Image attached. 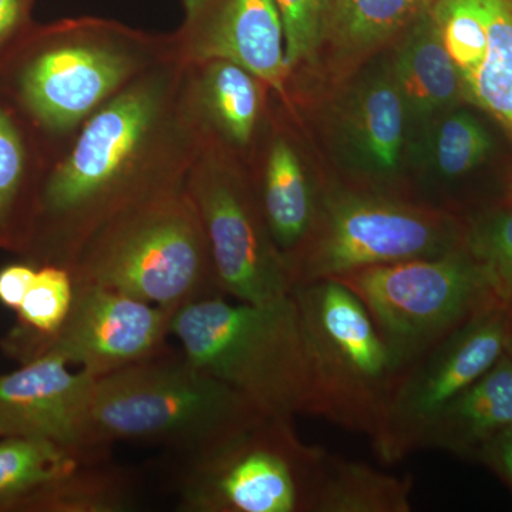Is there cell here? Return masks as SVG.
<instances>
[{
    "mask_svg": "<svg viewBox=\"0 0 512 512\" xmlns=\"http://www.w3.org/2000/svg\"><path fill=\"white\" fill-rule=\"evenodd\" d=\"M188 72L163 60L77 128L43 178L26 261L70 269L110 222L185 184L204 141Z\"/></svg>",
    "mask_w": 512,
    "mask_h": 512,
    "instance_id": "cell-1",
    "label": "cell"
},
{
    "mask_svg": "<svg viewBox=\"0 0 512 512\" xmlns=\"http://www.w3.org/2000/svg\"><path fill=\"white\" fill-rule=\"evenodd\" d=\"M170 57L171 35L114 20L66 19L30 30L0 66V90L63 147L94 111Z\"/></svg>",
    "mask_w": 512,
    "mask_h": 512,
    "instance_id": "cell-2",
    "label": "cell"
},
{
    "mask_svg": "<svg viewBox=\"0 0 512 512\" xmlns=\"http://www.w3.org/2000/svg\"><path fill=\"white\" fill-rule=\"evenodd\" d=\"M171 336L192 365L265 416H311V360L292 295L266 303L228 302L224 295L198 299L174 313Z\"/></svg>",
    "mask_w": 512,
    "mask_h": 512,
    "instance_id": "cell-3",
    "label": "cell"
},
{
    "mask_svg": "<svg viewBox=\"0 0 512 512\" xmlns=\"http://www.w3.org/2000/svg\"><path fill=\"white\" fill-rule=\"evenodd\" d=\"M265 414L231 386L170 350L99 377L89 444H158L197 456Z\"/></svg>",
    "mask_w": 512,
    "mask_h": 512,
    "instance_id": "cell-4",
    "label": "cell"
},
{
    "mask_svg": "<svg viewBox=\"0 0 512 512\" xmlns=\"http://www.w3.org/2000/svg\"><path fill=\"white\" fill-rule=\"evenodd\" d=\"M69 271L74 284L104 286L174 312L222 295L185 184L110 222L87 242Z\"/></svg>",
    "mask_w": 512,
    "mask_h": 512,
    "instance_id": "cell-5",
    "label": "cell"
},
{
    "mask_svg": "<svg viewBox=\"0 0 512 512\" xmlns=\"http://www.w3.org/2000/svg\"><path fill=\"white\" fill-rule=\"evenodd\" d=\"M312 370L311 416L375 436L402 376L375 320L362 301L335 279L296 284Z\"/></svg>",
    "mask_w": 512,
    "mask_h": 512,
    "instance_id": "cell-6",
    "label": "cell"
},
{
    "mask_svg": "<svg viewBox=\"0 0 512 512\" xmlns=\"http://www.w3.org/2000/svg\"><path fill=\"white\" fill-rule=\"evenodd\" d=\"M466 218L390 192L333 185L289 268L293 286L463 247Z\"/></svg>",
    "mask_w": 512,
    "mask_h": 512,
    "instance_id": "cell-7",
    "label": "cell"
},
{
    "mask_svg": "<svg viewBox=\"0 0 512 512\" xmlns=\"http://www.w3.org/2000/svg\"><path fill=\"white\" fill-rule=\"evenodd\" d=\"M325 456V448L303 443L293 419L261 417L185 458L178 510L312 512Z\"/></svg>",
    "mask_w": 512,
    "mask_h": 512,
    "instance_id": "cell-8",
    "label": "cell"
},
{
    "mask_svg": "<svg viewBox=\"0 0 512 512\" xmlns=\"http://www.w3.org/2000/svg\"><path fill=\"white\" fill-rule=\"evenodd\" d=\"M366 306L403 369L493 305L483 269L467 248L335 276Z\"/></svg>",
    "mask_w": 512,
    "mask_h": 512,
    "instance_id": "cell-9",
    "label": "cell"
},
{
    "mask_svg": "<svg viewBox=\"0 0 512 512\" xmlns=\"http://www.w3.org/2000/svg\"><path fill=\"white\" fill-rule=\"evenodd\" d=\"M185 187L200 214L222 295L249 303L291 295V269L266 225L248 164L204 140Z\"/></svg>",
    "mask_w": 512,
    "mask_h": 512,
    "instance_id": "cell-10",
    "label": "cell"
},
{
    "mask_svg": "<svg viewBox=\"0 0 512 512\" xmlns=\"http://www.w3.org/2000/svg\"><path fill=\"white\" fill-rule=\"evenodd\" d=\"M508 311L493 305L431 346L403 370L372 437L384 463L420 450L448 404L503 357Z\"/></svg>",
    "mask_w": 512,
    "mask_h": 512,
    "instance_id": "cell-11",
    "label": "cell"
},
{
    "mask_svg": "<svg viewBox=\"0 0 512 512\" xmlns=\"http://www.w3.org/2000/svg\"><path fill=\"white\" fill-rule=\"evenodd\" d=\"M174 313L104 286L74 284L72 309L45 353L99 379L167 352Z\"/></svg>",
    "mask_w": 512,
    "mask_h": 512,
    "instance_id": "cell-12",
    "label": "cell"
},
{
    "mask_svg": "<svg viewBox=\"0 0 512 512\" xmlns=\"http://www.w3.org/2000/svg\"><path fill=\"white\" fill-rule=\"evenodd\" d=\"M183 5V23L171 33L178 60L237 63L264 80L291 110L292 73L276 0H183Z\"/></svg>",
    "mask_w": 512,
    "mask_h": 512,
    "instance_id": "cell-13",
    "label": "cell"
},
{
    "mask_svg": "<svg viewBox=\"0 0 512 512\" xmlns=\"http://www.w3.org/2000/svg\"><path fill=\"white\" fill-rule=\"evenodd\" d=\"M330 117L339 153L370 190L399 177L409 119L389 57H372L338 84Z\"/></svg>",
    "mask_w": 512,
    "mask_h": 512,
    "instance_id": "cell-14",
    "label": "cell"
},
{
    "mask_svg": "<svg viewBox=\"0 0 512 512\" xmlns=\"http://www.w3.org/2000/svg\"><path fill=\"white\" fill-rule=\"evenodd\" d=\"M96 380L84 370H69L62 356L45 353L0 376V417L16 434L66 447L103 448L89 444Z\"/></svg>",
    "mask_w": 512,
    "mask_h": 512,
    "instance_id": "cell-15",
    "label": "cell"
},
{
    "mask_svg": "<svg viewBox=\"0 0 512 512\" xmlns=\"http://www.w3.org/2000/svg\"><path fill=\"white\" fill-rule=\"evenodd\" d=\"M188 94L202 140L249 163L268 123L272 90L229 60L190 64Z\"/></svg>",
    "mask_w": 512,
    "mask_h": 512,
    "instance_id": "cell-16",
    "label": "cell"
},
{
    "mask_svg": "<svg viewBox=\"0 0 512 512\" xmlns=\"http://www.w3.org/2000/svg\"><path fill=\"white\" fill-rule=\"evenodd\" d=\"M264 131V146L256 144L249 174L269 232L289 265L311 232L322 191L292 137L282 130H269L264 136Z\"/></svg>",
    "mask_w": 512,
    "mask_h": 512,
    "instance_id": "cell-17",
    "label": "cell"
},
{
    "mask_svg": "<svg viewBox=\"0 0 512 512\" xmlns=\"http://www.w3.org/2000/svg\"><path fill=\"white\" fill-rule=\"evenodd\" d=\"M45 134L0 90V249L25 254L37 197L57 153Z\"/></svg>",
    "mask_w": 512,
    "mask_h": 512,
    "instance_id": "cell-18",
    "label": "cell"
},
{
    "mask_svg": "<svg viewBox=\"0 0 512 512\" xmlns=\"http://www.w3.org/2000/svg\"><path fill=\"white\" fill-rule=\"evenodd\" d=\"M389 56L407 119L420 124L467 103L463 77L448 55L430 8L397 37Z\"/></svg>",
    "mask_w": 512,
    "mask_h": 512,
    "instance_id": "cell-19",
    "label": "cell"
},
{
    "mask_svg": "<svg viewBox=\"0 0 512 512\" xmlns=\"http://www.w3.org/2000/svg\"><path fill=\"white\" fill-rule=\"evenodd\" d=\"M433 0H332L320 57L333 83H342L392 46ZM319 63V62H318Z\"/></svg>",
    "mask_w": 512,
    "mask_h": 512,
    "instance_id": "cell-20",
    "label": "cell"
},
{
    "mask_svg": "<svg viewBox=\"0 0 512 512\" xmlns=\"http://www.w3.org/2000/svg\"><path fill=\"white\" fill-rule=\"evenodd\" d=\"M512 427V362L503 355L458 394L427 430L420 448L476 458L498 434Z\"/></svg>",
    "mask_w": 512,
    "mask_h": 512,
    "instance_id": "cell-21",
    "label": "cell"
},
{
    "mask_svg": "<svg viewBox=\"0 0 512 512\" xmlns=\"http://www.w3.org/2000/svg\"><path fill=\"white\" fill-rule=\"evenodd\" d=\"M109 448H73L42 437H0V512H39L53 485Z\"/></svg>",
    "mask_w": 512,
    "mask_h": 512,
    "instance_id": "cell-22",
    "label": "cell"
},
{
    "mask_svg": "<svg viewBox=\"0 0 512 512\" xmlns=\"http://www.w3.org/2000/svg\"><path fill=\"white\" fill-rule=\"evenodd\" d=\"M412 476H393L326 451L312 512L412 511Z\"/></svg>",
    "mask_w": 512,
    "mask_h": 512,
    "instance_id": "cell-23",
    "label": "cell"
},
{
    "mask_svg": "<svg viewBox=\"0 0 512 512\" xmlns=\"http://www.w3.org/2000/svg\"><path fill=\"white\" fill-rule=\"evenodd\" d=\"M73 298L74 281L69 269L37 266L35 281L16 311L18 323L3 339V350L22 363L42 356L66 322Z\"/></svg>",
    "mask_w": 512,
    "mask_h": 512,
    "instance_id": "cell-24",
    "label": "cell"
},
{
    "mask_svg": "<svg viewBox=\"0 0 512 512\" xmlns=\"http://www.w3.org/2000/svg\"><path fill=\"white\" fill-rule=\"evenodd\" d=\"M420 156L424 167L441 181H456L476 171L494 151L487 127L463 106L424 124Z\"/></svg>",
    "mask_w": 512,
    "mask_h": 512,
    "instance_id": "cell-25",
    "label": "cell"
},
{
    "mask_svg": "<svg viewBox=\"0 0 512 512\" xmlns=\"http://www.w3.org/2000/svg\"><path fill=\"white\" fill-rule=\"evenodd\" d=\"M487 19V52L466 99L491 117L512 141V0H481Z\"/></svg>",
    "mask_w": 512,
    "mask_h": 512,
    "instance_id": "cell-26",
    "label": "cell"
},
{
    "mask_svg": "<svg viewBox=\"0 0 512 512\" xmlns=\"http://www.w3.org/2000/svg\"><path fill=\"white\" fill-rule=\"evenodd\" d=\"M466 218L464 247L505 309H512V208L493 205Z\"/></svg>",
    "mask_w": 512,
    "mask_h": 512,
    "instance_id": "cell-27",
    "label": "cell"
},
{
    "mask_svg": "<svg viewBox=\"0 0 512 512\" xmlns=\"http://www.w3.org/2000/svg\"><path fill=\"white\" fill-rule=\"evenodd\" d=\"M431 18L448 55L463 77L464 89L487 52V19L481 0H433Z\"/></svg>",
    "mask_w": 512,
    "mask_h": 512,
    "instance_id": "cell-28",
    "label": "cell"
},
{
    "mask_svg": "<svg viewBox=\"0 0 512 512\" xmlns=\"http://www.w3.org/2000/svg\"><path fill=\"white\" fill-rule=\"evenodd\" d=\"M285 35V56L296 73L318 66L332 0H276Z\"/></svg>",
    "mask_w": 512,
    "mask_h": 512,
    "instance_id": "cell-29",
    "label": "cell"
},
{
    "mask_svg": "<svg viewBox=\"0 0 512 512\" xmlns=\"http://www.w3.org/2000/svg\"><path fill=\"white\" fill-rule=\"evenodd\" d=\"M32 0H0V66L29 35Z\"/></svg>",
    "mask_w": 512,
    "mask_h": 512,
    "instance_id": "cell-30",
    "label": "cell"
},
{
    "mask_svg": "<svg viewBox=\"0 0 512 512\" xmlns=\"http://www.w3.org/2000/svg\"><path fill=\"white\" fill-rule=\"evenodd\" d=\"M37 265L30 262L9 264L0 269V305L18 311L35 281Z\"/></svg>",
    "mask_w": 512,
    "mask_h": 512,
    "instance_id": "cell-31",
    "label": "cell"
},
{
    "mask_svg": "<svg viewBox=\"0 0 512 512\" xmlns=\"http://www.w3.org/2000/svg\"><path fill=\"white\" fill-rule=\"evenodd\" d=\"M477 460L491 468L512 490V427L491 440Z\"/></svg>",
    "mask_w": 512,
    "mask_h": 512,
    "instance_id": "cell-32",
    "label": "cell"
},
{
    "mask_svg": "<svg viewBox=\"0 0 512 512\" xmlns=\"http://www.w3.org/2000/svg\"><path fill=\"white\" fill-rule=\"evenodd\" d=\"M508 311V326H507V340H505V355L512 362V309Z\"/></svg>",
    "mask_w": 512,
    "mask_h": 512,
    "instance_id": "cell-33",
    "label": "cell"
},
{
    "mask_svg": "<svg viewBox=\"0 0 512 512\" xmlns=\"http://www.w3.org/2000/svg\"><path fill=\"white\" fill-rule=\"evenodd\" d=\"M501 204L512 208V173L508 175L507 183H505L504 195L503 200H501Z\"/></svg>",
    "mask_w": 512,
    "mask_h": 512,
    "instance_id": "cell-34",
    "label": "cell"
},
{
    "mask_svg": "<svg viewBox=\"0 0 512 512\" xmlns=\"http://www.w3.org/2000/svg\"><path fill=\"white\" fill-rule=\"evenodd\" d=\"M10 434H16V431L13 430L8 421L0 417V437L10 436Z\"/></svg>",
    "mask_w": 512,
    "mask_h": 512,
    "instance_id": "cell-35",
    "label": "cell"
}]
</instances>
